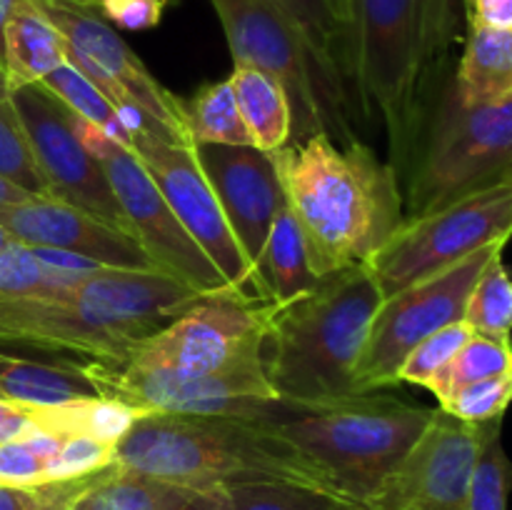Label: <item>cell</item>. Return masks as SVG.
<instances>
[{"label": "cell", "instance_id": "38", "mask_svg": "<svg viewBox=\"0 0 512 510\" xmlns=\"http://www.w3.org/2000/svg\"><path fill=\"white\" fill-rule=\"evenodd\" d=\"M168 0H98L95 13L123 30H150L163 20Z\"/></svg>", "mask_w": 512, "mask_h": 510}, {"label": "cell", "instance_id": "13", "mask_svg": "<svg viewBox=\"0 0 512 510\" xmlns=\"http://www.w3.org/2000/svg\"><path fill=\"white\" fill-rule=\"evenodd\" d=\"M145 335L148 330L125 315L75 293V285L50 298L0 300V348L123 368Z\"/></svg>", "mask_w": 512, "mask_h": 510}, {"label": "cell", "instance_id": "34", "mask_svg": "<svg viewBox=\"0 0 512 510\" xmlns=\"http://www.w3.org/2000/svg\"><path fill=\"white\" fill-rule=\"evenodd\" d=\"M0 178L30 195L50 198L48 183L35 163L33 148L10 98L0 100Z\"/></svg>", "mask_w": 512, "mask_h": 510}, {"label": "cell", "instance_id": "12", "mask_svg": "<svg viewBox=\"0 0 512 510\" xmlns=\"http://www.w3.org/2000/svg\"><path fill=\"white\" fill-rule=\"evenodd\" d=\"M100 398H113L140 410L188 415H240L253 405L278 400L265 373L263 348L250 350L235 363L208 373H180L165 368H110L85 363Z\"/></svg>", "mask_w": 512, "mask_h": 510}, {"label": "cell", "instance_id": "19", "mask_svg": "<svg viewBox=\"0 0 512 510\" xmlns=\"http://www.w3.org/2000/svg\"><path fill=\"white\" fill-rule=\"evenodd\" d=\"M0 228L28 248L63 250L105 268L158 270L133 235L55 198H28L0 208Z\"/></svg>", "mask_w": 512, "mask_h": 510}, {"label": "cell", "instance_id": "1", "mask_svg": "<svg viewBox=\"0 0 512 510\" xmlns=\"http://www.w3.org/2000/svg\"><path fill=\"white\" fill-rule=\"evenodd\" d=\"M270 155L315 278L368 265L405 223L398 173L360 140L313 133Z\"/></svg>", "mask_w": 512, "mask_h": 510}, {"label": "cell", "instance_id": "42", "mask_svg": "<svg viewBox=\"0 0 512 510\" xmlns=\"http://www.w3.org/2000/svg\"><path fill=\"white\" fill-rule=\"evenodd\" d=\"M100 473H103V470H100ZM95 478H98V473L88 475V478L65 480V483H50L48 498H45V503L40 505V510H65V505H68L75 495L83 493Z\"/></svg>", "mask_w": 512, "mask_h": 510}, {"label": "cell", "instance_id": "39", "mask_svg": "<svg viewBox=\"0 0 512 510\" xmlns=\"http://www.w3.org/2000/svg\"><path fill=\"white\" fill-rule=\"evenodd\" d=\"M48 408L50 405H30L0 398V445L25 438L35 430H50Z\"/></svg>", "mask_w": 512, "mask_h": 510}, {"label": "cell", "instance_id": "48", "mask_svg": "<svg viewBox=\"0 0 512 510\" xmlns=\"http://www.w3.org/2000/svg\"><path fill=\"white\" fill-rule=\"evenodd\" d=\"M10 240H13V238H10V235H8V233H5V230H3V228H0V250H3V248H5V245H8V243H10Z\"/></svg>", "mask_w": 512, "mask_h": 510}, {"label": "cell", "instance_id": "30", "mask_svg": "<svg viewBox=\"0 0 512 510\" xmlns=\"http://www.w3.org/2000/svg\"><path fill=\"white\" fill-rule=\"evenodd\" d=\"M510 493L512 460L503 448V420H490L463 510H510Z\"/></svg>", "mask_w": 512, "mask_h": 510}, {"label": "cell", "instance_id": "10", "mask_svg": "<svg viewBox=\"0 0 512 510\" xmlns=\"http://www.w3.org/2000/svg\"><path fill=\"white\" fill-rule=\"evenodd\" d=\"M505 245V240L485 245L460 263L383 298L355 365V393L400 385V368L410 350L428 335L463 320L475 280Z\"/></svg>", "mask_w": 512, "mask_h": 510}, {"label": "cell", "instance_id": "25", "mask_svg": "<svg viewBox=\"0 0 512 510\" xmlns=\"http://www.w3.org/2000/svg\"><path fill=\"white\" fill-rule=\"evenodd\" d=\"M228 80L255 148L273 153L288 145L293 140V108L283 85L245 65H233Z\"/></svg>", "mask_w": 512, "mask_h": 510}, {"label": "cell", "instance_id": "16", "mask_svg": "<svg viewBox=\"0 0 512 510\" xmlns=\"http://www.w3.org/2000/svg\"><path fill=\"white\" fill-rule=\"evenodd\" d=\"M130 150L140 158L143 168L168 200L170 210L180 220L190 238L213 260L225 283L248 300H263L253 270L225 220L223 208L195 160L193 148H175L155 138L150 130L130 133Z\"/></svg>", "mask_w": 512, "mask_h": 510}, {"label": "cell", "instance_id": "14", "mask_svg": "<svg viewBox=\"0 0 512 510\" xmlns=\"http://www.w3.org/2000/svg\"><path fill=\"white\" fill-rule=\"evenodd\" d=\"M8 98L23 123L50 198L133 235L103 165L75 133L73 113L43 83L15 85Z\"/></svg>", "mask_w": 512, "mask_h": 510}, {"label": "cell", "instance_id": "51", "mask_svg": "<svg viewBox=\"0 0 512 510\" xmlns=\"http://www.w3.org/2000/svg\"><path fill=\"white\" fill-rule=\"evenodd\" d=\"M355 510H365V508H363V505H358V508H355Z\"/></svg>", "mask_w": 512, "mask_h": 510}, {"label": "cell", "instance_id": "8", "mask_svg": "<svg viewBox=\"0 0 512 510\" xmlns=\"http://www.w3.org/2000/svg\"><path fill=\"white\" fill-rule=\"evenodd\" d=\"M68 43V63L88 75L123 115L130 133L150 130L175 148H195L185 123L183 98L170 93L93 8L75 0H38Z\"/></svg>", "mask_w": 512, "mask_h": 510}, {"label": "cell", "instance_id": "2", "mask_svg": "<svg viewBox=\"0 0 512 510\" xmlns=\"http://www.w3.org/2000/svg\"><path fill=\"white\" fill-rule=\"evenodd\" d=\"M350 80L388 130L405 178L435 73L455 33V0H348Z\"/></svg>", "mask_w": 512, "mask_h": 510}, {"label": "cell", "instance_id": "40", "mask_svg": "<svg viewBox=\"0 0 512 510\" xmlns=\"http://www.w3.org/2000/svg\"><path fill=\"white\" fill-rule=\"evenodd\" d=\"M468 20L512 30V0H468Z\"/></svg>", "mask_w": 512, "mask_h": 510}, {"label": "cell", "instance_id": "7", "mask_svg": "<svg viewBox=\"0 0 512 510\" xmlns=\"http://www.w3.org/2000/svg\"><path fill=\"white\" fill-rule=\"evenodd\" d=\"M233 65L263 70L285 88L293 108V140L328 133L350 145L353 133L345 105L325 85L303 33L273 0H210Z\"/></svg>", "mask_w": 512, "mask_h": 510}, {"label": "cell", "instance_id": "49", "mask_svg": "<svg viewBox=\"0 0 512 510\" xmlns=\"http://www.w3.org/2000/svg\"><path fill=\"white\" fill-rule=\"evenodd\" d=\"M75 3H80V5H88V8H95V3H98V0H75ZM170 5L173 3H178V0H168Z\"/></svg>", "mask_w": 512, "mask_h": 510}, {"label": "cell", "instance_id": "32", "mask_svg": "<svg viewBox=\"0 0 512 510\" xmlns=\"http://www.w3.org/2000/svg\"><path fill=\"white\" fill-rule=\"evenodd\" d=\"M358 505L325 490L290 483H248L225 488V510H355Z\"/></svg>", "mask_w": 512, "mask_h": 510}, {"label": "cell", "instance_id": "20", "mask_svg": "<svg viewBox=\"0 0 512 510\" xmlns=\"http://www.w3.org/2000/svg\"><path fill=\"white\" fill-rule=\"evenodd\" d=\"M85 363L88 360L25 358L0 350V398L30 405L100 398Z\"/></svg>", "mask_w": 512, "mask_h": 510}, {"label": "cell", "instance_id": "4", "mask_svg": "<svg viewBox=\"0 0 512 510\" xmlns=\"http://www.w3.org/2000/svg\"><path fill=\"white\" fill-rule=\"evenodd\" d=\"M433 415L435 408L360 393L333 400H268L240 418L275 430L328 478L335 493L365 505Z\"/></svg>", "mask_w": 512, "mask_h": 510}, {"label": "cell", "instance_id": "18", "mask_svg": "<svg viewBox=\"0 0 512 510\" xmlns=\"http://www.w3.org/2000/svg\"><path fill=\"white\" fill-rule=\"evenodd\" d=\"M193 155L258 280L265 240L278 213L288 205L273 155L253 145H195Z\"/></svg>", "mask_w": 512, "mask_h": 510}, {"label": "cell", "instance_id": "24", "mask_svg": "<svg viewBox=\"0 0 512 510\" xmlns=\"http://www.w3.org/2000/svg\"><path fill=\"white\" fill-rule=\"evenodd\" d=\"M258 283L260 295L270 305H288L290 300L305 295L318 283L310 270L303 233L288 205L278 213L265 240L258 263Z\"/></svg>", "mask_w": 512, "mask_h": 510}, {"label": "cell", "instance_id": "3", "mask_svg": "<svg viewBox=\"0 0 512 510\" xmlns=\"http://www.w3.org/2000/svg\"><path fill=\"white\" fill-rule=\"evenodd\" d=\"M115 463L190 490L290 483L335 493L295 445L263 423L235 415L148 410L115 445Z\"/></svg>", "mask_w": 512, "mask_h": 510}, {"label": "cell", "instance_id": "23", "mask_svg": "<svg viewBox=\"0 0 512 510\" xmlns=\"http://www.w3.org/2000/svg\"><path fill=\"white\" fill-rule=\"evenodd\" d=\"M303 33L325 85L340 103H348L345 80L350 78V30L338 0H273Z\"/></svg>", "mask_w": 512, "mask_h": 510}, {"label": "cell", "instance_id": "46", "mask_svg": "<svg viewBox=\"0 0 512 510\" xmlns=\"http://www.w3.org/2000/svg\"><path fill=\"white\" fill-rule=\"evenodd\" d=\"M98 475H100V473H98ZM95 480H98V478H95ZM95 480H93V483H95ZM93 483H90V485H93ZM90 485H88V488L83 490V493H78V495H75V498L70 500L68 505H65V510H93V508H90V498H88V490H90Z\"/></svg>", "mask_w": 512, "mask_h": 510}, {"label": "cell", "instance_id": "28", "mask_svg": "<svg viewBox=\"0 0 512 510\" xmlns=\"http://www.w3.org/2000/svg\"><path fill=\"white\" fill-rule=\"evenodd\" d=\"M40 83H43L45 88L70 110V113L83 118L85 123L100 128L108 138H113L115 143L130 148V130L128 125L123 123L120 110L115 108L113 100H110L88 75L80 73L75 65H60L53 73L45 75Z\"/></svg>", "mask_w": 512, "mask_h": 510}, {"label": "cell", "instance_id": "6", "mask_svg": "<svg viewBox=\"0 0 512 510\" xmlns=\"http://www.w3.org/2000/svg\"><path fill=\"white\" fill-rule=\"evenodd\" d=\"M512 180V95L463 105L453 78L430 98L405 170V218H420L465 195Z\"/></svg>", "mask_w": 512, "mask_h": 510}, {"label": "cell", "instance_id": "50", "mask_svg": "<svg viewBox=\"0 0 512 510\" xmlns=\"http://www.w3.org/2000/svg\"><path fill=\"white\" fill-rule=\"evenodd\" d=\"M338 5H340V8H343L345 18H348V0H338Z\"/></svg>", "mask_w": 512, "mask_h": 510}, {"label": "cell", "instance_id": "9", "mask_svg": "<svg viewBox=\"0 0 512 510\" xmlns=\"http://www.w3.org/2000/svg\"><path fill=\"white\" fill-rule=\"evenodd\" d=\"M512 238V180L465 195L420 218H405L370 260L383 298L430 278L485 245Z\"/></svg>", "mask_w": 512, "mask_h": 510}, {"label": "cell", "instance_id": "31", "mask_svg": "<svg viewBox=\"0 0 512 510\" xmlns=\"http://www.w3.org/2000/svg\"><path fill=\"white\" fill-rule=\"evenodd\" d=\"M463 320L473 333L510 335L512 333V275L505 265L503 253L495 255L465 303Z\"/></svg>", "mask_w": 512, "mask_h": 510}, {"label": "cell", "instance_id": "22", "mask_svg": "<svg viewBox=\"0 0 512 510\" xmlns=\"http://www.w3.org/2000/svg\"><path fill=\"white\" fill-rule=\"evenodd\" d=\"M463 105L498 103L512 95V30L468 20V40L453 75Z\"/></svg>", "mask_w": 512, "mask_h": 510}, {"label": "cell", "instance_id": "37", "mask_svg": "<svg viewBox=\"0 0 512 510\" xmlns=\"http://www.w3.org/2000/svg\"><path fill=\"white\" fill-rule=\"evenodd\" d=\"M115 463V445L90 435H68L48 465V483L88 478Z\"/></svg>", "mask_w": 512, "mask_h": 510}, {"label": "cell", "instance_id": "45", "mask_svg": "<svg viewBox=\"0 0 512 510\" xmlns=\"http://www.w3.org/2000/svg\"><path fill=\"white\" fill-rule=\"evenodd\" d=\"M15 0H0V63L5 65V25H8L10 13H13Z\"/></svg>", "mask_w": 512, "mask_h": 510}, {"label": "cell", "instance_id": "41", "mask_svg": "<svg viewBox=\"0 0 512 510\" xmlns=\"http://www.w3.org/2000/svg\"><path fill=\"white\" fill-rule=\"evenodd\" d=\"M50 483L38 488H8L0 485V510H40L48 498Z\"/></svg>", "mask_w": 512, "mask_h": 510}, {"label": "cell", "instance_id": "26", "mask_svg": "<svg viewBox=\"0 0 512 510\" xmlns=\"http://www.w3.org/2000/svg\"><path fill=\"white\" fill-rule=\"evenodd\" d=\"M183 110L193 145H253L228 78L200 85Z\"/></svg>", "mask_w": 512, "mask_h": 510}, {"label": "cell", "instance_id": "27", "mask_svg": "<svg viewBox=\"0 0 512 510\" xmlns=\"http://www.w3.org/2000/svg\"><path fill=\"white\" fill-rule=\"evenodd\" d=\"M190 488L113 463L88 490L93 510H175Z\"/></svg>", "mask_w": 512, "mask_h": 510}, {"label": "cell", "instance_id": "29", "mask_svg": "<svg viewBox=\"0 0 512 510\" xmlns=\"http://www.w3.org/2000/svg\"><path fill=\"white\" fill-rule=\"evenodd\" d=\"M512 373V338L510 335L473 333L468 343L458 350L448 368L428 385L438 403L448 400L458 388L495 375Z\"/></svg>", "mask_w": 512, "mask_h": 510}, {"label": "cell", "instance_id": "5", "mask_svg": "<svg viewBox=\"0 0 512 510\" xmlns=\"http://www.w3.org/2000/svg\"><path fill=\"white\" fill-rule=\"evenodd\" d=\"M383 293L370 265L318 278L288 305H270L265 373L285 400H333L355 393V365Z\"/></svg>", "mask_w": 512, "mask_h": 510}, {"label": "cell", "instance_id": "15", "mask_svg": "<svg viewBox=\"0 0 512 510\" xmlns=\"http://www.w3.org/2000/svg\"><path fill=\"white\" fill-rule=\"evenodd\" d=\"M270 303L238 295L203 298L193 308L145 335L133 345V368H165L180 373H208L235 363L250 350L263 348Z\"/></svg>", "mask_w": 512, "mask_h": 510}, {"label": "cell", "instance_id": "36", "mask_svg": "<svg viewBox=\"0 0 512 510\" xmlns=\"http://www.w3.org/2000/svg\"><path fill=\"white\" fill-rule=\"evenodd\" d=\"M512 403V373L478 380L455 390L448 400L440 403V410L465 423L483 425L490 420H503Z\"/></svg>", "mask_w": 512, "mask_h": 510}, {"label": "cell", "instance_id": "17", "mask_svg": "<svg viewBox=\"0 0 512 510\" xmlns=\"http://www.w3.org/2000/svg\"><path fill=\"white\" fill-rule=\"evenodd\" d=\"M483 425L465 423L435 410L415 440L363 505L365 510H463L483 445Z\"/></svg>", "mask_w": 512, "mask_h": 510}, {"label": "cell", "instance_id": "33", "mask_svg": "<svg viewBox=\"0 0 512 510\" xmlns=\"http://www.w3.org/2000/svg\"><path fill=\"white\" fill-rule=\"evenodd\" d=\"M68 435L35 430L25 438L0 445V485L38 488L48 483V465Z\"/></svg>", "mask_w": 512, "mask_h": 510}, {"label": "cell", "instance_id": "47", "mask_svg": "<svg viewBox=\"0 0 512 510\" xmlns=\"http://www.w3.org/2000/svg\"><path fill=\"white\" fill-rule=\"evenodd\" d=\"M10 95V80H8V70H5V65L0 63V100L8 98Z\"/></svg>", "mask_w": 512, "mask_h": 510}, {"label": "cell", "instance_id": "21", "mask_svg": "<svg viewBox=\"0 0 512 510\" xmlns=\"http://www.w3.org/2000/svg\"><path fill=\"white\" fill-rule=\"evenodd\" d=\"M68 63V43L38 0H15L5 25V70L10 88L40 83Z\"/></svg>", "mask_w": 512, "mask_h": 510}, {"label": "cell", "instance_id": "44", "mask_svg": "<svg viewBox=\"0 0 512 510\" xmlns=\"http://www.w3.org/2000/svg\"><path fill=\"white\" fill-rule=\"evenodd\" d=\"M28 198H38V195L25 193V190H20L18 185H13V183H8L5 178H0V208H3V205L23 203V200H28Z\"/></svg>", "mask_w": 512, "mask_h": 510}, {"label": "cell", "instance_id": "11", "mask_svg": "<svg viewBox=\"0 0 512 510\" xmlns=\"http://www.w3.org/2000/svg\"><path fill=\"white\" fill-rule=\"evenodd\" d=\"M73 125L80 143L103 165L110 188H113L120 210L130 225V233L145 250V255L153 260L155 268L183 280L208 298L238 295L225 283L213 260L180 225V220L175 218L168 200L163 198V193L148 175V170L143 168L138 155L125 145L115 143L103 130L85 123L78 115H73ZM238 298H243V295H238Z\"/></svg>", "mask_w": 512, "mask_h": 510}, {"label": "cell", "instance_id": "43", "mask_svg": "<svg viewBox=\"0 0 512 510\" xmlns=\"http://www.w3.org/2000/svg\"><path fill=\"white\" fill-rule=\"evenodd\" d=\"M175 510H225V488L188 490Z\"/></svg>", "mask_w": 512, "mask_h": 510}, {"label": "cell", "instance_id": "35", "mask_svg": "<svg viewBox=\"0 0 512 510\" xmlns=\"http://www.w3.org/2000/svg\"><path fill=\"white\" fill-rule=\"evenodd\" d=\"M470 335H473L470 325L460 320V323L448 325V328L420 340L408 353L403 368H400V383L428 388L448 368V363L458 355V350L468 343Z\"/></svg>", "mask_w": 512, "mask_h": 510}]
</instances>
